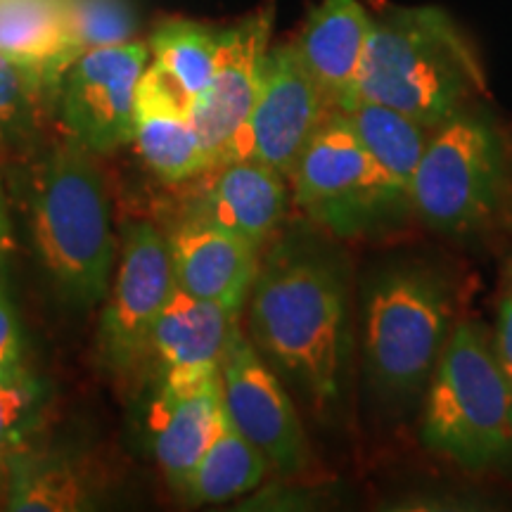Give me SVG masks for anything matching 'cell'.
<instances>
[{"label":"cell","mask_w":512,"mask_h":512,"mask_svg":"<svg viewBox=\"0 0 512 512\" xmlns=\"http://www.w3.org/2000/svg\"><path fill=\"white\" fill-rule=\"evenodd\" d=\"M249 339L311 411H337L351 356L349 287L342 256L316 233L290 230L261 256Z\"/></svg>","instance_id":"6da1fadb"},{"label":"cell","mask_w":512,"mask_h":512,"mask_svg":"<svg viewBox=\"0 0 512 512\" xmlns=\"http://www.w3.org/2000/svg\"><path fill=\"white\" fill-rule=\"evenodd\" d=\"M93 152L64 136L19 171V204L50 287L69 309L105 302L117 268L112 207Z\"/></svg>","instance_id":"7a4b0ae2"},{"label":"cell","mask_w":512,"mask_h":512,"mask_svg":"<svg viewBox=\"0 0 512 512\" xmlns=\"http://www.w3.org/2000/svg\"><path fill=\"white\" fill-rule=\"evenodd\" d=\"M484 91L477 50L446 10L394 5L373 17L356 100L380 102L434 131Z\"/></svg>","instance_id":"3957f363"},{"label":"cell","mask_w":512,"mask_h":512,"mask_svg":"<svg viewBox=\"0 0 512 512\" xmlns=\"http://www.w3.org/2000/svg\"><path fill=\"white\" fill-rule=\"evenodd\" d=\"M422 444L465 470L512 467V387L491 339L458 323L427 382Z\"/></svg>","instance_id":"277c9868"},{"label":"cell","mask_w":512,"mask_h":512,"mask_svg":"<svg viewBox=\"0 0 512 512\" xmlns=\"http://www.w3.org/2000/svg\"><path fill=\"white\" fill-rule=\"evenodd\" d=\"M290 181L297 207L337 238L377 233L413 209L411 192L370 157L342 110L323 119Z\"/></svg>","instance_id":"5b68a950"},{"label":"cell","mask_w":512,"mask_h":512,"mask_svg":"<svg viewBox=\"0 0 512 512\" xmlns=\"http://www.w3.org/2000/svg\"><path fill=\"white\" fill-rule=\"evenodd\" d=\"M451 325L444 280L422 266H396L370 283L363 304V351L384 394L413 396L427 387Z\"/></svg>","instance_id":"8992f818"},{"label":"cell","mask_w":512,"mask_h":512,"mask_svg":"<svg viewBox=\"0 0 512 512\" xmlns=\"http://www.w3.org/2000/svg\"><path fill=\"white\" fill-rule=\"evenodd\" d=\"M503 181L505 152L496 128L463 110L432 131L413 174V211L434 230L463 233L489 219Z\"/></svg>","instance_id":"52a82bcc"},{"label":"cell","mask_w":512,"mask_h":512,"mask_svg":"<svg viewBox=\"0 0 512 512\" xmlns=\"http://www.w3.org/2000/svg\"><path fill=\"white\" fill-rule=\"evenodd\" d=\"M147 64L150 46L140 41L76 55L55 88L64 136L93 155H110L133 143L138 83Z\"/></svg>","instance_id":"ba28073f"},{"label":"cell","mask_w":512,"mask_h":512,"mask_svg":"<svg viewBox=\"0 0 512 512\" xmlns=\"http://www.w3.org/2000/svg\"><path fill=\"white\" fill-rule=\"evenodd\" d=\"M330 110V102L304 67L294 43L271 46L252 112L223 162L254 159L273 166L290 181L304 147Z\"/></svg>","instance_id":"9c48e42d"},{"label":"cell","mask_w":512,"mask_h":512,"mask_svg":"<svg viewBox=\"0 0 512 512\" xmlns=\"http://www.w3.org/2000/svg\"><path fill=\"white\" fill-rule=\"evenodd\" d=\"M176 290L169 238L147 221L128 223L100 316V349L117 370L145 361L150 328Z\"/></svg>","instance_id":"30bf717a"},{"label":"cell","mask_w":512,"mask_h":512,"mask_svg":"<svg viewBox=\"0 0 512 512\" xmlns=\"http://www.w3.org/2000/svg\"><path fill=\"white\" fill-rule=\"evenodd\" d=\"M223 408L242 437L283 475H299L309 463L304 427L280 375L238 330L221 363Z\"/></svg>","instance_id":"8fae6325"},{"label":"cell","mask_w":512,"mask_h":512,"mask_svg":"<svg viewBox=\"0 0 512 512\" xmlns=\"http://www.w3.org/2000/svg\"><path fill=\"white\" fill-rule=\"evenodd\" d=\"M273 5L252 12L233 27L221 29L219 60L207 91L195 100L190 121L200 133L211 162L221 164L259 95L264 62L271 48Z\"/></svg>","instance_id":"7c38bea8"},{"label":"cell","mask_w":512,"mask_h":512,"mask_svg":"<svg viewBox=\"0 0 512 512\" xmlns=\"http://www.w3.org/2000/svg\"><path fill=\"white\" fill-rule=\"evenodd\" d=\"M240 313L228 306L174 290L150 328L145 361L157 368L159 382H192L221 373Z\"/></svg>","instance_id":"4fadbf2b"},{"label":"cell","mask_w":512,"mask_h":512,"mask_svg":"<svg viewBox=\"0 0 512 512\" xmlns=\"http://www.w3.org/2000/svg\"><path fill=\"white\" fill-rule=\"evenodd\" d=\"M176 287L242 311L259 273L261 249L190 211L169 235Z\"/></svg>","instance_id":"5bb4252c"},{"label":"cell","mask_w":512,"mask_h":512,"mask_svg":"<svg viewBox=\"0 0 512 512\" xmlns=\"http://www.w3.org/2000/svg\"><path fill=\"white\" fill-rule=\"evenodd\" d=\"M226 418L221 373L192 382H159L150 406V441L174 489L188 479Z\"/></svg>","instance_id":"9a60e30c"},{"label":"cell","mask_w":512,"mask_h":512,"mask_svg":"<svg viewBox=\"0 0 512 512\" xmlns=\"http://www.w3.org/2000/svg\"><path fill=\"white\" fill-rule=\"evenodd\" d=\"M373 15L358 0H318L294 48L332 110L356 102V83L366 55Z\"/></svg>","instance_id":"2e32d148"},{"label":"cell","mask_w":512,"mask_h":512,"mask_svg":"<svg viewBox=\"0 0 512 512\" xmlns=\"http://www.w3.org/2000/svg\"><path fill=\"white\" fill-rule=\"evenodd\" d=\"M214 171L200 202L190 211L264 249L287 214V178L254 159H230Z\"/></svg>","instance_id":"e0dca14e"},{"label":"cell","mask_w":512,"mask_h":512,"mask_svg":"<svg viewBox=\"0 0 512 512\" xmlns=\"http://www.w3.org/2000/svg\"><path fill=\"white\" fill-rule=\"evenodd\" d=\"M133 143L164 183L190 181L214 166L188 110L159 83L150 64L138 83Z\"/></svg>","instance_id":"ac0fdd59"},{"label":"cell","mask_w":512,"mask_h":512,"mask_svg":"<svg viewBox=\"0 0 512 512\" xmlns=\"http://www.w3.org/2000/svg\"><path fill=\"white\" fill-rule=\"evenodd\" d=\"M219 46L221 29L195 19L169 17L152 29L150 69L188 114L214 76Z\"/></svg>","instance_id":"d6986e66"},{"label":"cell","mask_w":512,"mask_h":512,"mask_svg":"<svg viewBox=\"0 0 512 512\" xmlns=\"http://www.w3.org/2000/svg\"><path fill=\"white\" fill-rule=\"evenodd\" d=\"M0 53L34 64L55 81L76 50L62 0H0Z\"/></svg>","instance_id":"ffe728a7"},{"label":"cell","mask_w":512,"mask_h":512,"mask_svg":"<svg viewBox=\"0 0 512 512\" xmlns=\"http://www.w3.org/2000/svg\"><path fill=\"white\" fill-rule=\"evenodd\" d=\"M268 467L271 463L264 453L242 437L226 415L178 491L192 503H226L256 489Z\"/></svg>","instance_id":"44dd1931"},{"label":"cell","mask_w":512,"mask_h":512,"mask_svg":"<svg viewBox=\"0 0 512 512\" xmlns=\"http://www.w3.org/2000/svg\"><path fill=\"white\" fill-rule=\"evenodd\" d=\"M344 114L370 157L387 171L394 183L411 192L413 174L430 143V128L392 107L363 98H358Z\"/></svg>","instance_id":"7402d4cb"},{"label":"cell","mask_w":512,"mask_h":512,"mask_svg":"<svg viewBox=\"0 0 512 512\" xmlns=\"http://www.w3.org/2000/svg\"><path fill=\"white\" fill-rule=\"evenodd\" d=\"M57 81L34 64L0 53V155L36 138Z\"/></svg>","instance_id":"603a6c76"},{"label":"cell","mask_w":512,"mask_h":512,"mask_svg":"<svg viewBox=\"0 0 512 512\" xmlns=\"http://www.w3.org/2000/svg\"><path fill=\"white\" fill-rule=\"evenodd\" d=\"M83 486L74 467L50 456L10 451L8 508L17 512L81 510Z\"/></svg>","instance_id":"cb8c5ba5"},{"label":"cell","mask_w":512,"mask_h":512,"mask_svg":"<svg viewBox=\"0 0 512 512\" xmlns=\"http://www.w3.org/2000/svg\"><path fill=\"white\" fill-rule=\"evenodd\" d=\"M62 5L79 53L136 41L138 19L128 0H62Z\"/></svg>","instance_id":"d4e9b609"},{"label":"cell","mask_w":512,"mask_h":512,"mask_svg":"<svg viewBox=\"0 0 512 512\" xmlns=\"http://www.w3.org/2000/svg\"><path fill=\"white\" fill-rule=\"evenodd\" d=\"M41 387L31 373L0 375V456L17 448L36 418Z\"/></svg>","instance_id":"484cf974"},{"label":"cell","mask_w":512,"mask_h":512,"mask_svg":"<svg viewBox=\"0 0 512 512\" xmlns=\"http://www.w3.org/2000/svg\"><path fill=\"white\" fill-rule=\"evenodd\" d=\"M19 373H27L22 328H19L17 306L12 302L8 273H3L0 275V375Z\"/></svg>","instance_id":"4316f807"},{"label":"cell","mask_w":512,"mask_h":512,"mask_svg":"<svg viewBox=\"0 0 512 512\" xmlns=\"http://www.w3.org/2000/svg\"><path fill=\"white\" fill-rule=\"evenodd\" d=\"M494 351L503 375L508 377L512 387V280L505 290L501 304H498V325H496V342Z\"/></svg>","instance_id":"83f0119b"},{"label":"cell","mask_w":512,"mask_h":512,"mask_svg":"<svg viewBox=\"0 0 512 512\" xmlns=\"http://www.w3.org/2000/svg\"><path fill=\"white\" fill-rule=\"evenodd\" d=\"M10 238V192L8 181L0 174V275L5 273V245Z\"/></svg>","instance_id":"f1b7e54d"}]
</instances>
